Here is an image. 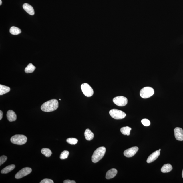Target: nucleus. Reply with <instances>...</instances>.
I'll use <instances>...</instances> for the list:
<instances>
[{
	"label": "nucleus",
	"instance_id": "nucleus-14",
	"mask_svg": "<svg viewBox=\"0 0 183 183\" xmlns=\"http://www.w3.org/2000/svg\"><path fill=\"white\" fill-rule=\"evenodd\" d=\"M118 173V171L115 169H112L109 170L106 173V178L108 179L114 178Z\"/></svg>",
	"mask_w": 183,
	"mask_h": 183
},
{
	"label": "nucleus",
	"instance_id": "nucleus-20",
	"mask_svg": "<svg viewBox=\"0 0 183 183\" xmlns=\"http://www.w3.org/2000/svg\"><path fill=\"white\" fill-rule=\"evenodd\" d=\"M36 69L35 67L32 63L29 64L25 69V72L26 73H32Z\"/></svg>",
	"mask_w": 183,
	"mask_h": 183
},
{
	"label": "nucleus",
	"instance_id": "nucleus-10",
	"mask_svg": "<svg viewBox=\"0 0 183 183\" xmlns=\"http://www.w3.org/2000/svg\"><path fill=\"white\" fill-rule=\"evenodd\" d=\"M176 139L179 141L183 140V130L180 128L176 127L174 129Z\"/></svg>",
	"mask_w": 183,
	"mask_h": 183
},
{
	"label": "nucleus",
	"instance_id": "nucleus-7",
	"mask_svg": "<svg viewBox=\"0 0 183 183\" xmlns=\"http://www.w3.org/2000/svg\"><path fill=\"white\" fill-rule=\"evenodd\" d=\"M113 102L117 106L120 107L125 106L128 103V99L123 96H118L113 99Z\"/></svg>",
	"mask_w": 183,
	"mask_h": 183
},
{
	"label": "nucleus",
	"instance_id": "nucleus-2",
	"mask_svg": "<svg viewBox=\"0 0 183 183\" xmlns=\"http://www.w3.org/2000/svg\"><path fill=\"white\" fill-rule=\"evenodd\" d=\"M106 151V149L104 146H101L98 148L93 153L92 156V162L94 163L98 162L103 158Z\"/></svg>",
	"mask_w": 183,
	"mask_h": 183
},
{
	"label": "nucleus",
	"instance_id": "nucleus-9",
	"mask_svg": "<svg viewBox=\"0 0 183 183\" xmlns=\"http://www.w3.org/2000/svg\"><path fill=\"white\" fill-rule=\"evenodd\" d=\"M139 148L137 146H134L126 150L124 152V155L127 157H131L134 156L138 150Z\"/></svg>",
	"mask_w": 183,
	"mask_h": 183
},
{
	"label": "nucleus",
	"instance_id": "nucleus-16",
	"mask_svg": "<svg viewBox=\"0 0 183 183\" xmlns=\"http://www.w3.org/2000/svg\"><path fill=\"white\" fill-rule=\"evenodd\" d=\"M173 169L172 166L170 164H166L164 165L161 168V171L163 173L169 172Z\"/></svg>",
	"mask_w": 183,
	"mask_h": 183
},
{
	"label": "nucleus",
	"instance_id": "nucleus-1",
	"mask_svg": "<svg viewBox=\"0 0 183 183\" xmlns=\"http://www.w3.org/2000/svg\"><path fill=\"white\" fill-rule=\"evenodd\" d=\"M58 101L56 99H52L45 102L42 105L41 109L45 112H51L55 110L58 107Z\"/></svg>",
	"mask_w": 183,
	"mask_h": 183
},
{
	"label": "nucleus",
	"instance_id": "nucleus-31",
	"mask_svg": "<svg viewBox=\"0 0 183 183\" xmlns=\"http://www.w3.org/2000/svg\"><path fill=\"white\" fill-rule=\"evenodd\" d=\"M182 178H183V171L182 172Z\"/></svg>",
	"mask_w": 183,
	"mask_h": 183
},
{
	"label": "nucleus",
	"instance_id": "nucleus-15",
	"mask_svg": "<svg viewBox=\"0 0 183 183\" xmlns=\"http://www.w3.org/2000/svg\"><path fill=\"white\" fill-rule=\"evenodd\" d=\"M84 134H85V139L87 140H93L94 137V134L89 129L85 130Z\"/></svg>",
	"mask_w": 183,
	"mask_h": 183
},
{
	"label": "nucleus",
	"instance_id": "nucleus-11",
	"mask_svg": "<svg viewBox=\"0 0 183 183\" xmlns=\"http://www.w3.org/2000/svg\"><path fill=\"white\" fill-rule=\"evenodd\" d=\"M160 154V151L157 150L154 152L152 154L149 156L147 160L148 163H150L154 162L158 158Z\"/></svg>",
	"mask_w": 183,
	"mask_h": 183
},
{
	"label": "nucleus",
	"instance_id": "nucleus-12",
	"mask_svg": "<svg viewBox=\"0 0 183 183\" xmlns=\"http://www.w3.org/2000/svg\"><path fill=\"white\" fill-rule=\"evenodd\" d=\"M23 8L27 13L31 15H33L35 14L34 9L33 7L28 3H25L23 5Z\"/></svg>",
	"mask_w": 183,
	"mask_h": 183
},
{
	"label": "nucleus",
	"instance_id": "nucleus-19",
	"mask_svg": "<svg viewBox=\"0 0 183 183\" xmlns=\"http://www.w3.org/2000/svg\"><path fill=\"white\" fill-rule=\"evenodd\" d=\"M10 32L11 34L13 35H17L21 34V31L20 29L15 27H11Z\"/></svg>",
	"mask_w": 183,
	"mask_h": 183
},
{
	"label": "nucleus",
	"instance_id": "nucleus-21",
	"mask_svg": "<svg viewBox=\"0 0 183 183\" xmlns=\"http://www.w3.org/2000/svg\"><path fill=\"white\" fill-rule=\"evenodd\" d=\"M131 129L130 127L126 126V127L121 128L120 131L123 135L129 136L130 135V132Z\"/></svg>",
	"mask_w": 183,
	"mask_h": 183
},
{
	"label": "nucleus",
	"instance_id": "nucleus-24",
	"mask_svg": "<svg viewBox=\"0 0 183 183\" xmlns=\"http://www.w3.org/2000/svg\"><path fill=\"white\" fill-rule=\"evenodd\" d=\"M69 155V152L67 151H64L60 154V158L61 160H64L68 157Z\"/></svg>",
	"mask_w": 183,
	"mask_h": 183
},
{
	"label": "nucleus",
	"instance_id": "nucleus-17",
	"mask_svg": "<svg viewBox=\"0 0 183 183\" xmlns=\"http://www.w3.org/2000/svg\"><path fill=\"white\" fill-rule=\"evenodd\" d=\"M15 166L14 164H11L6 166L1 170V173L2 174L8 173L15 169Z\"/></svg>",
	"mask_w": 183,
	"mask_h": 183
},
{
	"label": "nucleus",
	"instance_id": "nucleus-29",
	"mask_svg": "<svg viewBox=\"0 0 183 183\" xmlns=\"http://www.w3.org/2000/svg\"><path fill=\"white\" fill-rule=\"evenodd\" d=\"M3 112L1 110L0 111V120L2 119L3 117Z\"/></svg>",
	"mask_w": 183,
	"mask_h": 183
},
{
	"label": "nucleus",
	"instance_id": "nucleus-26",
	"mask_svg": "<svg viewBox=\"0 0 183 183\" xmlns=\"http://www.w3.org/2000/svg\"><path fill=\"white\" fill-rule=\"evenodd\" d=\"M7 160V157L5 155L2 156L0 157V165L1 166L4 162H6Z\"/></svg>",
	"mask_w": 183,
	"mask_h": 183
},
{
	"label": "nucleus",
	"instance_id": "nucleus-23",
	"mask_svg": "<svg viewBox=\"0 0 183 183\" xmlns=\"http://www.w3.org/2000/svg\"><path fill=\"white\" fill-rule=\"evenodd\" d=\"M67 142L69 144L75 145L77 143L78 140L76 138H70L67 139Z\"/></svg>",
	"mask_w": 183,
	"mask_h": 183
},
{
	"label": "nucleus",
	"instance_id": "nucleus-3",
	"mask_svg": "<svg viewBox=\"0 0 183 183\" xmlns=\"http://www.w3.org/2000/svg\"><path fill=\"white\" fill-rule=\"evenodd\" d=\"M10 140L13 144L21 145L26 143L27 138L24 135H16L11 138Z\"/></svg>",
	"mask_w": 183,
	"mask_h": 183
},
{
	"label": "nucleus",
	"instance_id": "nucleus-6",
	"mask_svg": "<svg viewBox=\"0 0 183 183\" xmlns=\"http://www.w3.org/2000/svg\"><path fill=\"white\" fill-rule=\"evenodd\" d=\"M82 92L85 96L90 97L92 96L94 93L93 89L88 84L84 83L82 84L81 86Z\"/></svg>",
	"mask_w": 183,
	"mask_h": 183
},
{
	"label": "nucleus",
	"instance_id": "nucleus-8",
	"mask_svg": "<svg viewBox=\"0 0 183 183\" xmlns=\"http://www.w3.org/2000/svg\"><path fill=\"white\" fill-rule=\"evenodd\" d=\"M32 170L31 168L26 167L23 168L16 174L15 178L17 179H19L23 178L26 176L31 172Z\"/></svg>",
	"mask_w": 183,
	"mask_h": 183
},
{
	"label": "nucleus",
	"instance_id": "nucleus-5",
	"mask_svg": "<svg viewBox=\"0 0 183 183\" xmlns=\"http://www.w3.org/2000/svg\"><path fill=\"white\" fill-rule=\"evenodd\" d=\"M109 114L112 118L116 120H121L124 118L126 116V113L120 110L113 109L109 111Z\"/></svg>",
	"mask_w": 183,
	"mask_h": 183
},
{
	"label": "nucleus",
	"instance_id": "nucleus-13",
	"mask_svg": "<svg viewBox=\"0 0 183 183\" xmlns=\"http://www.w3.org/2000/svg\"><path fill=\"white\" fill-rule=\"evenodd\" d=\"M7 116L9 121L10 122L15 121L17 119V115L12 110H9L7 112Z\"/></svg>",
	"mask_w": 183,
	"mask_h": 183
},
{
	"label": "nucleus",
	"instance_id": "nucleus-30",
	"mask_svg": "<svg viewBox=\"0 0 183 183\" xmlns=\"http://www.w3.org/2000/svg\"><path fill=\"white\" fill-rule=\"evenodd\" d=\"M2 1L1 0H0V5H2Z\"/></svg>",
	"mask_w": 183,
	"mask_h": 183
},
{
	"label": "nucleus",
	"instance_id": "nucleus-18",
	"mask_svg": "<svg viewBox=\"0 0 183 183\" xmlns=\"http://www.w3.org/2000/svg\"><path fill=\"white\" fill-rule=\"evenodd\" d=\"M10 91V87L4 85H0V95H3L8 93Z\"/></svg>",
	"mask_w": 183,
	"mask_h": 183
},
{
	"label": "nucleus",
	"instance_id": "nucleus-32",
	"mask_svg": "<svg viewBox=\"0 0 183 183\" xmlns=\"http://www.w3.org/2000/svg\"><path fill=\"white\" fill-rule=\"evenodd\" d=\"M159 151H161V149H159Z\"/></svg>",
	"mask_w": 183,
	"mask_h": 183
},
{
	"label": "nucleus",
	"instance_id": "nucleus-28",
	"mask_svg": "<svg viewBox=\"0 0 183 183\" xmlns=\"http://www.w3.org/2000/svg\"><path fill=\"white\" fill-rule=\"evenodd\" d=\"M64 183H76V182L74 180H66L64 181Z\"/></svg>",
	"mask_w": 183,
	"mask_h": 183
},
{
	"label": "nucleus",
	"instance_id": "nucleus-4",
	"mask_svg": "<svg viewBox=\"0 0 183 183\" xmlns=\"http://www.w3.org/2000/svg\"><path fill=\"white\" fill-rule=\"evenodd\" d=\"M154 91L153 88L150 87H145L142 88L140 92L141 97L143 98H148L153 96Z\"/></svg>",
	"mask_w": 183,
	"mask_h": 183
},
{
	"label": "nucleus",
	"instance_id": "nucleus-25",
	"mask_svg": "<svg viewBox=\"0 0 183 183\" xmlns=\"http://www.w3.org/2000/svg\"><path fill=\"white\" fill-rule=\"evenodd\" d=\"M142 123L144 126H148L150 124V122L149 120L146 119H144L142 120Z\"/></svg>",
	"mask_w": 183,
	"mask_h": 183
},
{
	"label": "nucleus",
	"instance_id": "nucleus-22",
	"mask_svg": "<svg viewBox=\"0 0 183 183\" xmlns=\"http://www.w3.org/2000/svg\"><path fill=\"white\" fill-rule=\"evenodd\" d=\"M41 152L45 156L49 157L51 156L52 154V152L50 149L48 148H43L41 150Z\"/></svg>",
	"mask_w": 183,
	"mask_h": 183
},
{
	"label": "nucleus",
	"instance_id": "nucleus-27",
	"mask_svg": "<svg viewBox=\"0 0 183 183\" xmlns=\"http://www.w3.org/2000/svg\"><path fill=\"white\" fill-rule=\"evenodd\" d=\"M54 182L53 180L51 179H45L41 181L40 183H54Z\"/></svg>",
	"mask_w": 183,
	"mask_h": 183
}]
</instances>
